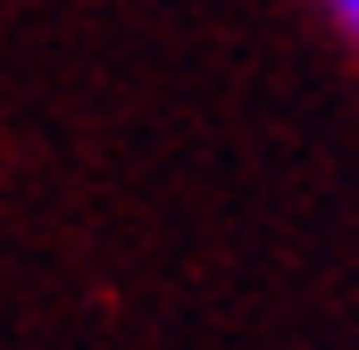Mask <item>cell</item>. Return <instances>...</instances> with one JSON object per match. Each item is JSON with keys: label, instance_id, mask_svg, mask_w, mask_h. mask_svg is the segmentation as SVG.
<instances>
[{"label": "cell", "instance_id": "obj_1", "mask_svg": "<svg viewBox=\"0 0 359 350\" xmlns=\"http://www.w3.org/2000/svg\"><path fill=\"white\" fill-rule=\"evenodd\" d=\"M318 17H326V25H334V34L359 50V0H318Z\"/></svg>", "mask_w": 359, "mask_h": 350}]
</instances>
